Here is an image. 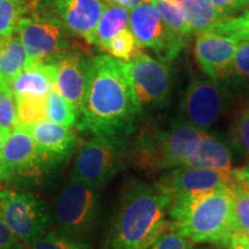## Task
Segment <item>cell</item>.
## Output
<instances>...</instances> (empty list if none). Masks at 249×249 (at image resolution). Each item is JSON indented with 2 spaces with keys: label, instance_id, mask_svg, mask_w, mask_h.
Returning a JSON list of instances; mask_svg holds the SVG:
<instances>
[{
  "label": "cell",
  "instance_id": "obj_1",
  "mask_svg": "<svg viewBox=\"0 0 249 249\" xmlns=\"http://www.w3.org/2000/svg\"><path fill=\"white\" fill-rule=\"evenodd\" d=\"M141 111L124 61L105 54L91 57L88 89L76 128L126 145Z\"/></svg>",
  "mask_w": 249,
  "mask_h": 249
},
{
  "label": "cell",
  "instance_id": "obj_2",
  "mask_svg": "<svg viewBox=\"0 0 249 249\" xmlns=\"http://www.w3.org/2000/svg\"><path fill=\"white\" fill-rule=\"evenodd\" d=\"M171 197L160 183L132 182L124 189L107 249H148L169 226Z\"/></svg>",
  "mask_w": 249,
  "mask_h": 249
},
{
  "label": "cell",
  "instance_id": "obj_3",
  "mask_svg": "<svg viewBox=\"0 0 249 249\" xmlns=\"http://www.w3.org/2000/svg\"><path fill=\"white\" fill-rule=\"evenodd\" d=\"M169 225L194 244L227 248L232 236L239 232L231 188L222 186L173 198Z\"/></svg>",
  "mask_w": 249,
  "mask_h": 249
},
{
  "label": "cell",
  "instance_id": "obj_4",
  "mask_svg": "<svg viewBox=\"0 0 249 249\" xmlns=\"http://www.w3.org/2000/svg\"><path fill=\"white\" fill-rule=\"evenodd\" d=\"M203 132L177 118L169 126L143 128L124 148V160L149 173L183 166L194 154Z\"/></svg>",
  "mask_w": 249,
  "mask_h": 249
},
{
  "label": "cell",
  "instance_id": "obj_5",
  "mask_svg": "<svg viewBox=\"0 0 249 249\" xmlns=\"http://www.w3.org/2000/svg\"><path fill=\"white\" fill-rule=\"evenodd\" d=\"M0 217L24 246L34 245L51 226V208L46 201L27 192L0 189Z\"/></svg>",
  "mask_w": 249,
  "mask_h": 249
},
{
  "label": "cell",
  "instance_id": "obj_6",
  "mask_svg": "<svg viewBox=\"0 0 249 249\" xmlns=\"http://www.w3.org/2000/svg\"><path fill=\"white\" fill-rule=\"evenodd\" d=\"M99 207L97 188L70 179L55 200L54 219L58 230L83 240L97 224Z\"/></svg>",
  "mask_w": 249,
  "mask_h": 249
},
{
  "label": "cell",
  "instance_id": "obj_7",
  "mask_svg": "<svg viewBox=\"0 0 249 249\" xmlns=\"http://www.w3.org/2000/svg\"><path fill=\"white\" fill-rule=\"evenodd\" d=\"M126 145L93 135L80 145L70 179L99 189L111 181L121 169Z\"/></svg>",
  "mask_w": 249,
  "mask_h": 249
},
{
  "label": "cell",
  "instance_id": "obj_8",
  "mask_svg": "<svg viewBox=\"0 0 249 249\" xmlns=\"http://www.w3.org/2000/svg\"><path fill=\"white\" fill-rule=\"evenodd\" d=\"M229 102L224 83L211 79H195L187 87L179 107L178 119L208 132L225 113Z\"/></svg>",
  "mask_w": 249,
  "mask_h": 249
},
{
  "label": "cell",
  "instance_id": "obj_9",
  "mask_svg": "<svg viewBox=\"0 0 249 249\" xmlns=\"http://www.w3.org/2000/svg\"><path fill=\"white\" fill-rule=\"evenodd\" d=\"M105 6L104 0H37L31 8H37V17L54 21L92 45Z\"/></svg>",
  "mask_w": 249,
  "mask_h": 249
},
{
  "label": "cell",
  "instance_id": "obj_10",
  "mask_svg": "<svg viewBox=\"0 0 249 249\" xmlns=\"http://www.w3.org/2000/svg\"><path fill=\"white\" fill-rule=\"evenodd\" d=\"M43 160L28 126L18 124L6 139L0 160V181L36 180L45 172Z\"/></svg>",
  "mask_w": 249,
  "mask_h": 249
},
{
  "label": "cell",
  "instance_id": "obj_11",
  "mask_svg": "<svg viewBox=\"0 0 249 249\" xmlns=\"http://www.w3.org/2000/svg\"><path fill=\"white\" fill-rule=\"evenodd\" d=\"M126 64V71L139 107H164L171 95V73L161 60H157L142 50Z\"/></svg>",
  "mask_w": 249,
  "mask_h": 249
},
{
  "label": "cell",
  "instance_id": "obj_12",
  "mask_svg": "<svg viewBox=\"0 0 249 249\" xmlns=\"http://www.w3.org/2000/svg\"><path fill=\"white\" fill-rule=\"evenodd\" d=\"M15 33L28 54V66L51 62L73 49L71 34L54 21L39 17H23L18 21Z\"/></svg>",
  "mask_w": 249,
  "mask_h": 249
},
{
  "label": "cell",
  "instance_id": "obj_13",
  "mask_svg": "<svg viewBox=\"0 0 249 249\" xmlns=\"http://www.w3.org/2000/svg\"><path fill=\"white\" fill-rule=\"evenodd\" d=\"M129 29L141 48L152 50L163 62L174 60L186 44L185 37L167 27L151 2L130 11Z\"/></svg>",
  "mask_w": 249,
  "mask_h": 249
},
{
  "label": "cell",
  "instance_id": "obj_14",
  "mask_svg": "<svg viewBox=\"0 0 249 249\" xmlns=\"http://www.w3.org/2000/svg\"><path fill=\"white\" fill-rule=\"evenodd\" d=\"M50 64L54 67V89L71 103L79 118L88 89L91 57L71 49Z\"/></svg>",
  "mask_w": 249,
  "mask_h": 249
},
{
  "label": "cell",
  "instance_id": "obj_15",
  "mask_svg": "<svg viewBox=\"0 0 249 249\" xmlns=\"http://www.w3.org/2000/svg\"><path fill=\"white\" fill-rule=\"evenodd\" d=\"M238 45V40L230 37L208 30L200 31L195 38L196 60L209 79L226 86Z\"/></svg>",
  "mask_w": 249,
  "mask_h": 249
},
{
  "label": "cell",
  "instance_id": "obj_16",
  "mask_svg": "<svg viewBox=\"0 0 249 249\" xmlns=\"http://www.w3.org/2000/svg\"><path fill=\"white\" fill-rule=\"evenodd\" d=\"M235 180L234 171L231 176L200 167L179 166L165 173L158 183L173 198L191 193L209 191L222 186H231Z\"/></svg>",
  "mask_w": 249,
  "mask_h": 249
},
{
  "label": "cell",
  "instance_id": "obj_17",
  "mask_svg": "<svg viewBox=\"0 0 249 249\" xmlns=\"http://www.w3.org/2000/svg\"><path fill=\"white\" fill-rule=\"evenodd\" d=\"M28 127L48 166L61 163L75 151L79 140L71 127L52 123L48 119Z\"/></svg>",
  "mask_w": 249,
  "mask_h": 249
},
{
  "label": "cell",
  "instance_id": "obj_18",
  "mask_svg": "<svg viewBox=\"0 0 249 249\" xmlns=\"http://www.w3.org/2000/svg\"><path fill=\"white\" fill-rule=\"evenodd\" d=\"M183 166L200 167L216 172L233 174L232 152L229 143L216 134L203 132L197 148Z\"/></svg>",
  "mask_w": 249,
  "mask_h": 249
},
{
  "label": "cell",
  "instance_id": "obj_19",
  "mask_svg": "<svg viewBox=\"0 0 249 249\" xmlns=\"http://www.w3.org/2000/svg\"><path fill=\"white\" fill-rule=\"evenodd\" d=\"M15 97L35 96L48 97L54 88V67L50 62H40L27 66L8 83Z\"/></svg>",
  "mask_w": 249,
  "mask_h": 249
},
{
  "label": "cell",
  "instance_id": "obj_20",
  "mask_svg": "<svg viewBox=\"0 0 249 249\" xmlns=\"http://www.w3.org/2000/svg\"><path fill=\"white\" fill-rule=\"evenodd\" d=\"M27 66L28 54L20 36L14 33L12 36L0 38V71L7 86Z\"/></svg>",
  "mask_w": 249,
  "mask_h": 249
},
{
  "label": "cell",
  "instance_id": "obj_21",
  "mask_svg": "<svg viewBox=\"0 0 249 249\" xmlns=\"http://www.w3.org/2000/svg\"><path fill=\"white\" fill-rule=\"evenodd\" d=\"M129 9L107 2L95 36H93L92 45H97L102 49L104 48L112 37L119 34L121 30L129 28Z\"/></svg>",
  "mask_w": 249,
  "mask_h": 249
},
{
  "label": "cell",
  "instance_id": "obj_22",
  "mask_svg": "<svg viewBox=\"0 0 249 249\" xmlns=\"http://www.w3.org/2000/svg\"><path fill=\"white\" fill-rule=\"evenodd\" d=\"M185 13L186 21L193 33H200L211 24L224 20L211 0H191L179 2Z\"/></svg>",
  "mask_w": 249,
  "mask_h": 249
},
{
  "label": "cell",
  "instance_id": "obj_23",
  "mask_svg": "<svg viewBox=\"0 0 249 249\" xmlns=\"http://www.w3.org/2000/svg\"><path fill=\"white\" fill-rule=\"evenodd\" d=\"M151 4L171 30L188 38L193 31L187 23L185 13L179 2L176 0H151Z\"/></svg>",
  "mask_w": 249,
  "mask_h": 249
},
{
  "label": "cell",
  "instance_id": "obj_24",
  "mask_svg": "<svg viewBox=\"0 0 249 249\" xmlns=\"http://www.w3.org/2000/svg\"><path fill=\"white\" fill-rule=\"evenodd\" d=\"M46 118L52 123L66 127H76L77 124L75 108L54 88L49 92L46 98Z\"/></svg>",
  "mask_w": 249,
  "mask_h": 249
},
{
  "label": "cell",
  "instance_id": "obj_25",
  "mask_svg": "<svg viewBox=\"0 0 249 249\" xmlns=\"http://www.w3.org/2000/svg\"><path fill=\"white\" fill-rule=\"evenodd\" d=\"M28 8L26 0H0V38L13 35Z\"/></svg>",
  "mask_w": 249,
  "mask_h": 249
},
{
  "label": "cell",
  "instance_id": "obj_26",
  "mask_svg": "<svg viewBox=\"0 0 249 249\" xmlns=\"http://www.w3.org/2000/svg\"><path fill=\"white\" fill-rule=\"evenodd\" d=\"M46 98L48 97H35V96H18V124L24 126L39 123L46 120Z\"/></svg>",
  "mask_w": 249,
  "mask_h": 249
},
{
  "label": "cell",
  "instance_id": "obj_27",
  "mask_svg": "<svg viewBox=\"0 0 249 249\" xmlns=\"http://www.w3.org/2000/svg\"><path fill=\"white\" fill-rule=\"evenodd\" d=\"M103 50L118 60L128 62L141 50V46L136 42L129 28H126L112 37Z\"/></svg>",
  "mask_w": 249,
  "mask_h": 249
},
{
  "label": "cell",
  "instance_id": "obj_28",
  "mask_svg": "<svg viewBox=\"0 0 249 249\" xmlns=\"http://www.w3.org/2000/svg\"><path fill=\"white\" fill-rule=\"evenodd\" d=\"M205 30L230 37L238 40L239 43L249 42V8L240 17H233L218 21Z\"/></svg>",
  "mask_w": 249,
  "mask_h": 249
},
{
  "label": "cell",
  "instance_id": "obj_29",
  "mask_svg": "<svg viewBox=\"0 0 249 249\" xmlns=\"http://www.w3.org/2000/svg\"><path fill=\"white\" fill-rule=\"evenodd\" d=\"M239 90L249 91V42L239 43L229 82Z\"/></svg>",
  "mask_w": 249,
  "mask_h": 249
},
{
  "label": "cell",
  "instance_id": "obj_30",
  "mask_svg": "<svg viewBox=\"0 0 249 249\" xmlns=\"http://www.w3.org/2000/svg\"><path fill=\"white\" fill-rule=\"evenodd\" d=\"M18 124L17 99L9 87L4 86L0 88V129L8 136Z\"/></svg>",
  "mask_w": 249,
  "mask_h": 249
},
{
  "label": "cell",
  "instance_id": "obj_31",
  "mask_svg": "<svg viewBox=\"0 0 249 249\" xmlns=\"http://www.w3.org/2000/svg\"><path fill=\"white\" fill-rule=\"evenodd\" d=\"M233 147L249 160V104L238 112L231 127Z\"/></svg>",
  "mask_w": 249,
  "mask_h": 249
},
{
  "label": "cell",
  "instance_id": "obj_32",
  "mask_svg": "<svg viewBox=\"0 0 249 249\" xmlns=\"http://www.w3.org/2000/svg\"><path fill=\"white\" fill-rule=\"evenodd\" d=\"M30 249H90L83 240L73 238L66 233L52 231L45 233L39 240L31 245Z\"/></svg>",
  "mask_w": 249,
  "mask_h": 249
},
{
  "label": "cell",
  "instance_id": "obj_33",
  "mask_svg": "<svg viewBox=\"0 0 249 249\" xmlns=\"http://www.w3.org/2000/svg\"><path fill=\"white\" fill-rule=\"evenodd\" d=\"M235 176V174H234ZM234 196L236 223L239 232L249 234V189L241 181L235 178L230 186Z\"/></svg>",
  "mask_w": 249,
  "mask_h": 249
},
{
  "label": "cell",
  "instance_id": "obj_34",
  "mask_svg": "<svg viewBox=\"0 0 249 249\" xmlns=\"http://www.w3.org/2000/svg\"><path fill=\"white\" fill-rule=\"evenodd\" d=\"M148 249H194V242L169 225Z\"/></svg>",
  "mask_w": 249,
  "mask_h": 249
},
{
  "label": "cell",
  "instance_id": "obj_35",
  "mask_svg": "<svg viewBox=\"0 0 249 249\" xmlns=\"http://www.w3.org/2000/svg\"><path fill=\"white\" fill-rule=\"evenodd\" d=\"M224 20L249 8V0H211Z\"/></svg>",
  "mask_w": 249,
  "mask_h": 249
},
{
  "label": "cell",
  "instance_id": "obj_36",
  "mask_svg": "<svg viewBox=\"0 0 249 249\" xmlns=\"http://www.w3.org/2000/svg\"><path fill=\"white\" fill-rule=\"evenodd\" d=\"M0 249H26L0 217Z\"/></svg>",
  "mask_w": 249,
  "mask_h": 249
},
{
  "label": "cell",
  "instance_id": "obj_37",
  "mask_svg": "<svg viewBox=\"0 0 249 249\" xmlns=\"http://www.w3.org/2000/svg\"><path fill=\"white\" fill-rule=\"evenodd\" d=\"M229 249H249V239L245 233L236 232L230 241Z\"/></svg>",
  "mask_w": 249,
  "mask_h": 249
},
{
  "label": "cell",
  "instance_id": "obj_38",
  "mask_svg": "<svg viewBox=\"0 0 249 249\" xmlns=\"http://www.w3.org/2000/svg\"><path fill=\"white\" fill-rule=\"evenodd\" d=\"M104 1L107 4L123 6V7L132 11L133 8L138 7L140 5L149 4V2H151V0H104Z\"/></svg>",
  "mask_w": 249,
  "mask_h": 249
},
{
  "label": "cell",
  "instance_id": "obj_39",
  "mask_svg": "<svg viewBox=\"0 0 249 249\" xmlns=\"http://www.w3.org/2000/svg\"><path fill=\"white\" fill-rule=\"evenodd\" d=\"M235 178L241 181L244 185L249 189V165L242 167V169H236L234 170Z\"/></svg>",
  "mask_w": 249,
  "mask_h": 249
},
{
  "label": "cell",
  "instance_id": "obj_40",
  "mask_svg": "<svg viewBox=\"0 0 249 249\" xmlns=\"http://www.w3.org/2000/svg\"><path fill=\"white\" fill-rule=\"evenodd\" d=\"M6 139H7V135L0 129V160H1V155H2V149H4Z\"/></svg>",
  "mask_w": 249,
  "mask_h": 249
},
{
  "label": "cell",
  "instance_id": "obj_41",
  "mask_svg": "<svg viewBox=\"0 0 249 249\" xmlns=\"http://www.w3.org/2000/svg\"><path fill=\"white\" fill-rule=\"evenodd\" d=\"M4 86H7V83L5 82V79H4V76H2L1 71H0V88H1V87H4Z\"/></svg>",
  "mask_w": 249,
  "mask_h": 249
},
{
  "label": "cell",
  "instance_id": "obj_42",
  "mask_svg": "<svg viewBox=\"0 0 249 249\" xmlns=\"http://www.w3.org/2000/svg\"><path fill=\"white\" fill-rule=\"evenodd\" d=\"M198 249H217V248H210V247H202V248H198Z\"/></svg>",
  "mask_w": 249,
  "mask_h": 249
},
{
  "label": "cell",
  "instance_id": "obj_43",
  "mask_svg": "<svg viewBox=\"0 0 249 249\" xmlns=\"http://www.w3.org/2000/svg\"><path fill=\"white\" fill-rule=\"evenodd\" d=\"M248 239H249V234H248Z\"/></svg>",
  "mask_w": 249,
  "mask_h": 249
}]
</instances>
